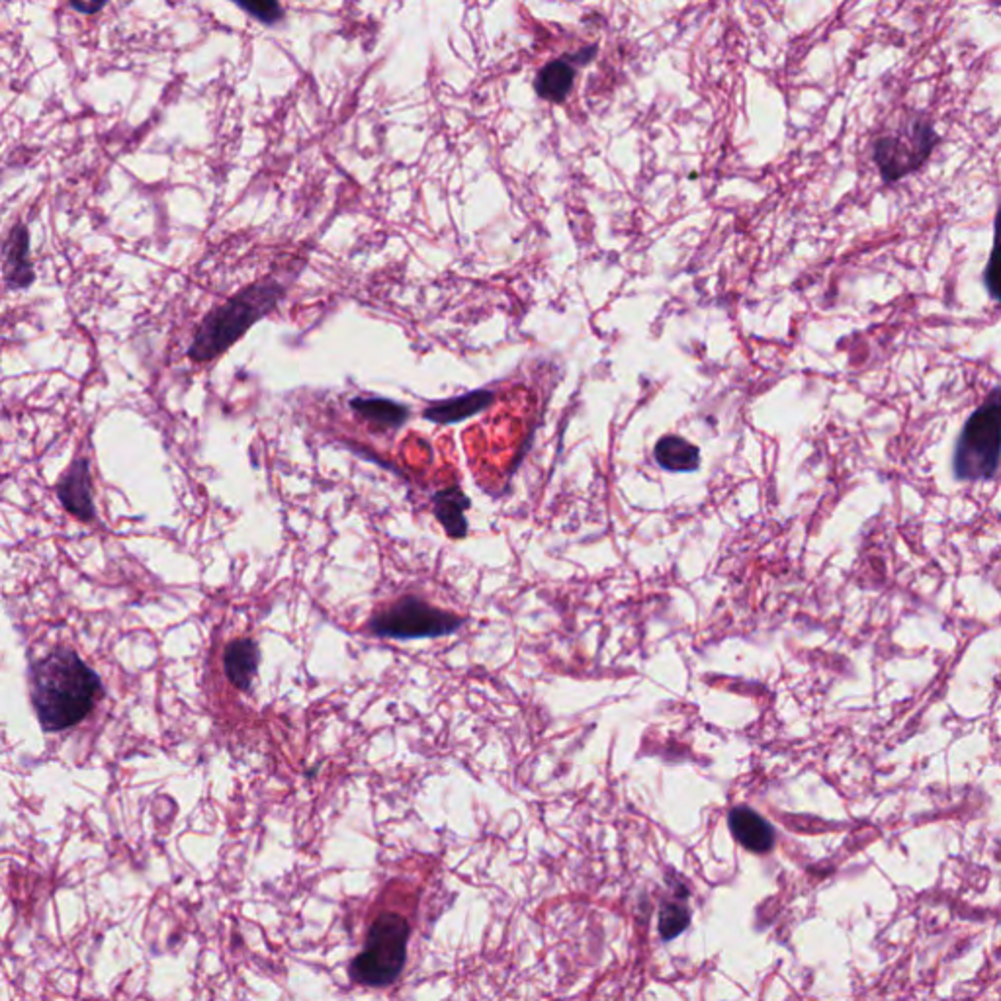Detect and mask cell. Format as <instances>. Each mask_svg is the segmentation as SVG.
I'll return each mask as SVG.
<instances>
[{
	"mask_svg": "<svg viewBox=\"0 0 1001 1001\" xmlns=\"http://www.w3.org/2000/svg\"><path fill=\"white\" fill-rule=\"evenodd\" d=\"M2 274L9 290H28L36 281L34 264L29 261V234L26 225L16 224L10 229L2 249Z\"/></svg>",
	"mask_w": 1001,
	"mask_h": 1001,
	"instance_id": "cell-8",
	"label": "cell"
},
{
	"mask_svg": "<svg viewBox=\"0 0 1001 1001\" xmlns=\"http://www.w3.org/2000/svg\"><path fill=\"white\" fill-rule=\"evenodd\" d=\"M245 12L253 19L261 20L264 24H274L282 19V9L278 0H234Z\"/></svg>",
	"mask_w": 1001,
	"mask_h": 1001,
	"instance_id": "cell-18",
	"label": "cell"
},
{
	"mask_svg": "<svg viewBox=\"0 0 1001 1001\" xmlns=\"http://www.w3.org/2000/svg\"><path fill=\"white\" fill-rule=\"evenodd\" d=\"M984 284L993 301L1001 306V204L993 222V247L984 269Z\"/></svg>",
	"mask_w": 1001,
	"mask_h": 1001,
	"instance_id": "cell-16",
	"label": "cell"
},
{
	"mask_svg": "<svg viewBox=\"0 0 1001 1001\" xmlns=\"http://www.w3.org/2000/svg\"><path fill=\"white\" fill-rule=\"evenodd\" d=\"M348 407L365 421L370 422L378 431H397L409 419V407L403 403L393 402L388 397H366L356 395Z\"/></svg>",
	"mask_w": 1001,
	"mask_h": 1001,
	"instance_id": "cell-10",
	"label": "cell"
},
{
	"mask_svg": "<svg viewBox=\"0 0 1001 1001\" xmlns=\"http://www.w3.org/2000/svg\"><path fill=\"white\" fill-rule=\"evenodd\" d=\"M261 652L254 640L243 637L231 642L224 655L225 674L239 691H249L259 671Z\"/></svg>",
	"mask_w": 1001,
	"mask_h": 1001,
	"instance_id": "cell-13",
	"label": "cell"
},
{
	"mask_svg": "<svg viewBox=\"0 0 1001 1001\" xmlns=\"http://www.w3.org/2000/svg\"><path fill=\"white\" fill-rule=\"evenodd\" d=\"M730 830L748 851L768 853L775 845V832L771 824L763 815L746 806L731 810Z\"/></svg>",
	"mask_w": 1001,
	"mask_h": 1001,
	"instance_id": "cell-12",
	"label": "cell"
},
{
	"mask_svg": "<svg viewBox=\"0 0 1001 1001\" xmlns=\"http://www.w3.org/2000/svg\"><path fill=\"white\" fill-rule=\"evenodd\" d=\"M939 145V133L923 116H914L898 130L889 131L874 141V163L886 184L921 169Z\"/></svg>",
	"mask_w": 1001,
	"mask_h": 1001,
	"instance_id": "cell-5",
	"label": "cell"
},
{
	"mask_svg": "<svg viewBox=\"0 0 1001 1001\" xmlns=\"http://www.w3.org/2000/svg\"><path fill=\"white\" fill-rule=\"evenodd\" d=\"M654 458L659 468L674 474H691L701 468V450L679 434H665L657 440Z\"/></svg>",
	"mask_w": 1001,
	"mask_h": 1001,
	"instance_id": "cell-14",
	"label": "cell"
},
{
	"mask_svg": "<svg viewBox=\"0 0 1001 1001\" xmlns=\"http://www.w3.org/2000/svg\"><path fill=\"white\" fill-rule=\"evenodd\" d=\"M28 675L34 711L49 734L81 724L104 694L98 674L69 647H56L32 662Z\"/></svg>",
	"mask_w": 1001,
	"mask_h": 1001,
	"instance_id": "cell-1",
	"label": "cell"
},
{
	"mask_svg": "<svg viewBox=\"0 0 1001 1001\" xmlns=\"http://www.w3.org/2000/svg\"><path fill=\"white\" fill-rule=\"evenodd\" d=\"M412 927L397 914H382L366 939L362 953L350 964L353 980L368 988L392 986L405 966Z\"/></svg>",
	"mask_w": 1001,
	"mask_h": 1001,
	"instance_id": "cell-4",
	"label": "cell"
},
{
	"mask_svg": "<svg viewBox=\"0 0 1001 1001\" xmlns=\"http://www.w3.org/2000/svg\"><path fill=\"white\" fill-rule=\"evenodd\" d=\"M69 2L81 14H94V12L104 9L108 0H69Z\"/></svg>",
	"mask_w": 1001,
	"mask_h": 1001,
	"instance_id": "cell-19",
	"label": "cell"
},
{
	"mask_svg": "<svg viewBox=\"0 0 1001 1001\" xmlns=\"http://www.w3.org/2000/svg\"><path fill=\"white\" fill-rule=\"evenodd\" d=\"M571 85H573V69L565 61H553L540 71L538 81H536V91L546 100L560 103L570 93Z\"/></svg>",
	"mask_w": 1001,
	"mask_h": 1001,
	"instance_id": "cell-15",
	"label": "cell"
},
{
	"mask_svg": "<svg viewBox=\"0 0 1001 1001\" xmlns=\"http://www.w3.org/2000/svg\"><path fill=\"white\" fill-rule=\"evenodd\" d=\"M93 493L91 462L85 456H76L57 481V501L69 515L75 516L76 521L94 523L98 515Z\"/></svg>",
	"mask_w": 1001,
	"mask_h": 1001,
	"instance_id": "cell-7",
	"label": "cell"
},
{
	"mask_svg": "<svg viewBox=\"0 0 1001 1001\" xmlns=\"http://www.w3.org/2000/svg\"><path fill=\"white\" fill-rule=\"evenodd\" d=\"M284 296L286 288L272 278L245 286L222 306L207 311L188 347V358L196 365H206L225 355L249 329L271 315Z\"/></svg>",
	"mask_w": 1001,
	"mask_h": 1001,
	"instance_id": "cell-2",
	"label": "cell"
},
{
	"mask_svg": "<svg viewBox=\"0 0 1001 1001\" xmlns=\"http://www.w3.org/2000/svg\"><path fill=\"white\" fill-rule=\"evenodd\" d=\"M472 501L468 496L460 489L458 486L440 489L432 496V511L434 516L442 524L444 533L449 534L454 540H462L468 536V511Z\"/></svg>",
	"mask_w": 1001,
	"mask_h": 1001,
	"instance_id": "cell-11",
	"label": "cell"
},
{
	"mask_svg": "<svg viewBox=\"0 0 1001 1001\" xmlns=\"http://www.w3.org/2000/svg\"><path fill=\"white\" fill-rule=\"evenodd\" d=\"M1000 462L1001 385H996L961 429L953 452V476L961 484L992 481Z\"/></svg>",
	"mask_w": 1001,
	"mask_h": 1001,
	"instance_id": "cell-3",
	"label": "cell"
},
{
	"mask_svg": "<svg viewBox=\"0 0 1001 1001\" xmlns=\"http://www.w3.org/2000/svg\"><path fill=\"white\" fill-rule=\"evenodd\" d=\"M691 923V909L681 899L667 902L659 914V933L665 941H671L677 936H681L684 929Z\"/></svg>",
	"mask_w": 1001,
	"mask_h": 1001,
	"instance_id": "cell-17",
	"label": "cell"
},
{
	"mask_svg": "<svg viewBox=\"0 0 1001 1001\" xmlns=\"http://www.w3.org/2000/svg\"><path fill=\"white\" fill-rule=\"evenodd\" d=\"M368 627L376 636L417 640L452 634L462 627V618L437 609L417 597H403L393 603L392 607L376 612Z\"/></svg>",
	"mask_w": 1001,
	"mask_h": 1001,
	"instance_id": "cell-6",
	"label": "cell"
},
{
	"mask_svg": "<svg viewBox=\"0 0 1001 1001\" xmlns=\"http://www.w3.org/2000/svg\"><path fill=\"white\" fill-rule=\"evenodd\" d=\"M496 402V393L489 390H474V392L456 395L450 400L434 402L422 412V419L437 422V425H454L462 422L486 412Z\"/></svg>",
	"mask_w": 1001,
	"mask_h": 1001,
	"instance_id": "cell-9",
	"label": "cell"
}]
</instances>
